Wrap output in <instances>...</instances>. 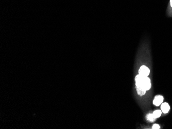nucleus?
Instances as JSON below:
<instances>
[{
	"label": "nucleus",
	"mask_w": 172,
	"mask_h": 129,
	"mask_svg": "<svg viewBox=\"0 0 172 129\" xmlns=\"http://www.w3.org/2000/svg\"><path fill=\"white\" fill-rule=\"evenodd\" d=\"M136 87L142 88L146 91L149 90L151 87V80L147 77H145L138 74L135 77Z\"/></svg>",
	"instance_id": "nucleus-1"
},
{
	"label": "nucleus",
	"mask_w": 172,
	"mask_h": 129,
	"mask_svg": "<svg viewBox=\"0 0 172 129\" xmlns=\"http://www.w3.org/2000/svg\"><path fill=\"white\" fill-rule=\"evenodd\" d=\"M149 74L150 70L147 67L145 66H141L139 70V74L141 76L147 77L149 76Z\"/></svg>",
	"instance_id": "nucleus-2"
},
{
	"label": "nucleus",
	"mask_w": 172,
	"mask_h": 129,
	"mask_svg": "<svg viewBox=\"0 0 172 129\" xmlns=\"http://www.w3.org/2000/svg\"><path fill=\"white\" fill-rule=\"evenodd\" d=\"M164 98L161 95H157L155 97V98L153 100V104L155 106H160L163 101Z\"/></svg>",
	"instance_id": "nucleus-3"
},
{
	"label": "nucleus",
	"mask_w": 172,
	"mask_h": 129,
	"mask_svg": "<svg viewBox=\"0 0 172 129\" xmlns=\"http://www.w3.org/2000/svg\"><path fill=\"white\" fill-rule=\"evenodd\" d=\"M161 110L162 112H163L164 114L167 113L170 110V106L169 104L167 102L162 103L161 105Z\"/></svg>",
	"instance_id": "nucleus-4"
},
{
	"label": "nucleus",
	"mask_w": 172,
	"mask_h": 129,
	"mask_svg": "<svg viewBox=\"0 0 172 129\" xmlns=\"http://www.w3.org/2000/svg\"><path fill=\"white\" fill-rule=\"evenodd\" d=\"M136 90H137L138 94L140 96H144L146 94V90H145L143 88H140V87H136Z\"/></svg>",
	"instance_id": "nucleus-5"
},
{
	"label": "nucleus",
	"mask_w": 172,
	"mask_h": 129,
	"mask_svg": "<svg viewBox=\"0 0 172 129\" xmlns=\"http://www.w3.org/2000/svg\"><path fill=\"white\" fill-rule=\"evenodd\" d=\"M152 114L156 118H159L161 116L162 111H161V110H156L153 112Z\"/></svg>",
	"instance_id": "nucleus-6"
},
{
	"label": "nucleus",
	"mask_w": 172,
	"mask_h": 129,
	"mask_svg": "<svg viewBox=\"0 0 172 129\" xmlns=\"http://www.w3.org/2000/svg\"><path fill=\"white\" fill-rule=\"evenodd\" d=\"M147 118L148 119V121H150V122H154L155 120H156V118L154 117V116L151 113H149L147 115Z\"/></svg>",
	"instance_id": "nucleus-7"
},
{
	"label": "nucleus",
	"mask_w": 172,
	"mask_h": 129,
	"mask_svg": "<svg viewBox=\"0 0 172 129\" xmlns=\"http://www.w3.org/2000/svg\"><path fill=\"white\" fill-rule=\"evenodd\" d=\"M152 128H153V129H159V128H160V126L158 124H154L152 126Z\"/></svg>",
	"instance_id": "nucleus-8"
},
{
	"label": "nucleus",
	"mask_w": 172,
	"mask_h": 129,
	"mask_svg": "<svg viewBox=\"0 0 172 129\" xmlns=\"http://www.w3.org/2000/svg\"><path fill=\"white\" fill-rule=\"evenodd\" d=\"M170 6L172 7V0H170Z\"/></svg>",
	"instance_id": "nucleus-9"
}]
</instances>
